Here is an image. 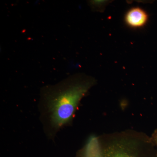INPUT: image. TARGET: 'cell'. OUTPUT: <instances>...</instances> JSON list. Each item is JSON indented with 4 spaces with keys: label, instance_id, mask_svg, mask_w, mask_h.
Wrapping results in <instances>:
<instances>
[{
    "label": "cell",
    "instance_id": "cell-4",
    "mask_svg": "<svg viewBox=\"0 0 157 157\" xmlns=\"http://www.w3.org/2000/svg\"><path fill=\"white\" fill-rule=\"evenodd\" d=\"M151 138L155 145V146L157 147V130L154 133L153 135H152V137H151Z\"/></svg>",
    "mask_w": 157,
    "mask_h": 157
},
{
    "label": "cell",
    "instance_id": "cell-1",
    "mask_svg": "<svg viewBox=\"0 0 157 157\" xmlns=\"http://www.w3.org/2000/svg\"><path fill=\"white\" fill-rule=\"evenodd\" d=\"M94 83L89 76L73 75L41 90L40 113L47 135L53 137L71 124L78 104Z\"/></svg>",
    "mask_w": 157,
    "mask_h": 157
},
{
    "label": "cell",
    "instance_id": "cell-3",
    "mask_svg": "<svg viewBox=\"0 0 157 157\" xmlns=\"http://www.w3.org/2000/svg\"><path fill=\"white\" fill-rule=\"evenodd\" d=\"M128 25L132 28H139L145 25L148 19V15L144 10L139 8L130 9L125 16Z\"/></svg>",
    "mask_w": 157,
    "mask_h": 157
},
{
    "label": "cell",
    "instance_id": "cell-2",
    "mask_svg": "<svg viewBox=\"0 0 157 157\" xmlns=\"http://www.w3.org/2000/svg\"><path fill=\"white\" fill-rule=\"evenodd\" d=\"M76 157H157L151 137L121 133L105 137H90Z\"/></svg>",
    "mask_w": 157,
    "mask_h": 157
}]
</instances>
